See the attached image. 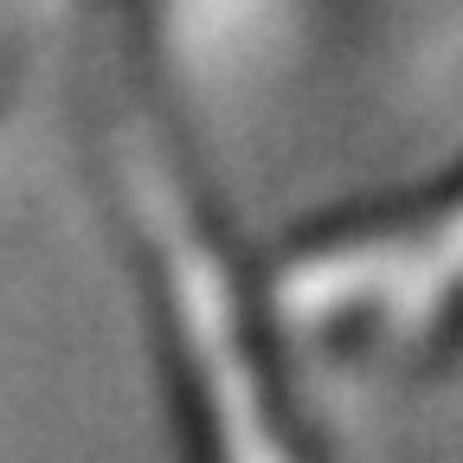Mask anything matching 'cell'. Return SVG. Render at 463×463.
Instances as JSON below:
<instances>
[{"label": "cell", "instance_id": "1", "mask_svg": "<svg viewBox=\"0 0 463 463\" xmlns=\"http://www.w3.org/2000/svg\"><path fill=\"white\" fill-rule=\"evenodd\" d=\"M129 200L142 219V245L161 277V303L181 354L200 463H297L283 444V405L264 367V328L245 309V289L213 239V225L187 206L174 181V155L161 136H129Z\"/></svg>", "mask_w": 463, "mask_h": 463}, {"label": "cell", "instance_id": "2", "mask_svg": "<svg viewBox=\"0 0 463 463\" xmlns=\"http://www.w3.org/2000/svg\"><path fill=\"white\" fill-rule=\"evenodd\" d=\"M277 316L361 361H419L463 328V174L399 213L297 245L270 277Z\"/></svg>", "mask_w": 463, "mask_h": 463}]
</instances>
